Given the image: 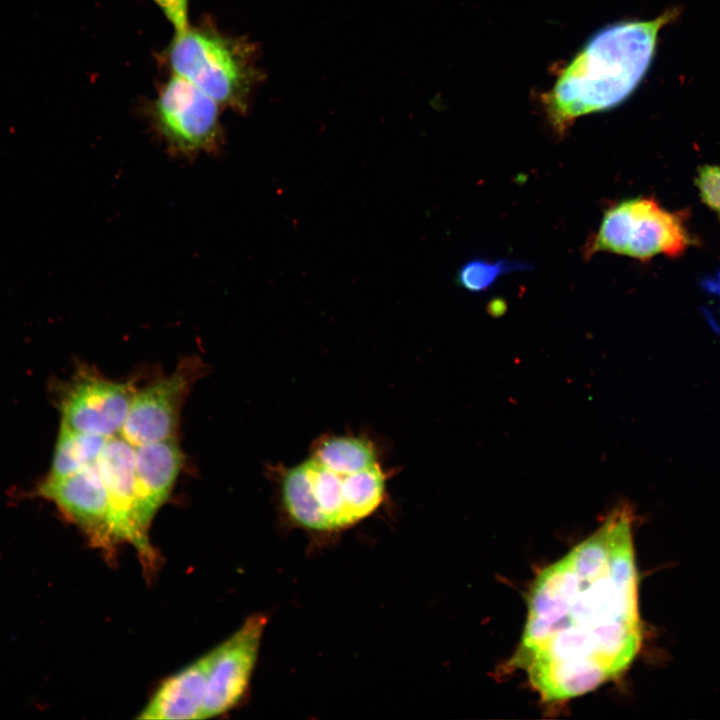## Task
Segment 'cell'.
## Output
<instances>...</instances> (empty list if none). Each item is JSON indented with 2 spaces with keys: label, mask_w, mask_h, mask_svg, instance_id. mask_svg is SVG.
<instances>
[{
  "label": "cell",
  "mask_w": 720,
  "mask_h": 720,
  "mask_svg": "<svg viewBox=\"0 0 720 720\" xmlns=\"http://www.w3.org/2000/svg\"><path fill=\"white\" fill-rule=\"evenodd\" d=\"M118 542L131 544L144 564L155 562L148 530L142 524L135 477V446L121 435L109 437L97 460Z\"/></svg>",
  "instance_id": "obj_9"
},
{
  "label": "cell",
  "mask_w": 720,
  "mask_h": 720,
  "mask_svg": "<svg viewBox=\"0 0 720 720\" xmlns=\"http://www.w3.org/2000/svg\"><path fill=\"white\" fill-rule=\"evenodd\" d=\"M211 661L212 650L162 681L137 718L203 719Z\"/></svg>",
  "instance_id": "obj_13"
},
{
  "label": "cell",
  "mask_w": 720,
  "mask_h": 720,
  "mask_svg": "<svg viewBox=\"0 0 720 720\" xmlns=\"http://www.w3.org/2000/svg\"><path fill=\"white\" fill-rule=\"evenodd\" d=\"M678 12L613 23L596 32L542 95L551 126L564 133L579 117L610 110L638 87L656 52L659 31Z\"/></svg>",
  "instance_id": "obj_2"
},
{
  "label": "cell",
  "mask_w": 720,
  "mask_h": 720,
  "mask_svg": "<svg viewBox=\"0 0 720 720\" xmlns=\"http://www.w3.org/2000/svg\"><path fill=\"white\" fill-rule=\"evenodd\" d=\"M37 494L55 504L91 544L109 554L113 552L118 540L97 462L64 478L44 479L37 487Z\"/></svg>",
  "instance_id": "obj_11"
},
{
  "label": "cell",
  "mask_w": 720,
  "mask_h": 720,
  "mask_svg": "<svg viewBox=\"0 0 720 720\" xmlns=\"http://www.w3.org/2000/svg\"><path fill=\"white\" fill-rule=\"evenodd\" d=\"M182 464L183 453L175 437L135 446L140 518L147 530L170 496Z\"/></svg>",
  "instance_id": "obj_12"
},
{
  "label": "cell",
  "mask_w": 720,
  "mask_h": 720,
  "mask_svg": "<svg viewBox=\"0 0 720 720\" xmlns=\"http://www.w3.org/2000/svg\"><path fill=\"white\" fill-rule=\"evenodd\" d=\"M695 184L703 203L720 218V167L709 164L701 166Z\"/></svg>",
  "instance_id": "obj_17"
},
{
  "label": "cell",
  "mask_w": 720,
  "mask_h": 720,
  "mask_svg": "<svg viewBox=\"0 0 720 720\" xmlns=\"http://www.w3.org/2000/svg\"><path fill=\"white\" fill-rule=\"evenodd\" d=\"M691 243L680 212L669 211L648 197L621 200L604 213L588 241L586 256L609 252L646 261L656 255L677 257Z\"/></svg>",
  "instance_id": "obj_4"
},
{
  "label": "cell",
  "mask_w": 720,
  "mask_h": 720,
  "mask_svg": "<svg viewBox=\"0 0 720 720\" xmlns=\"http://www.w3.org/2000/svg\"><path fill=\"white\" fill-rule=\"evenodd\" d=\"M386 477L377 464L340 474L313 457L288 469L281 479V501L297 527L338 532L374 513L385 497Z\"/></svg>",
  "instance_id": "obj_3"
},
{
  "label": "cell",
  "mask_w": 720,
  "mask_h": 720,
  "mask_svg": "<svg viewBox=\"0 0 720 720\" xmlns=\"http://www.w3.org/2000/svg\"><path fill=\"white\" fill-rule=\"evenodd\" d=\"M108 438L78 432L61 423L47 480L74 474L97 462Z\"/></svg>",
  "instance_id": "obj_14"
},
{
  "label": "cell",
  "mask_w": 720,
  "mask_h": 720,
  "mask_svg": "<svg viewBox=\"0 0 720 720\" xmlns=\"http://www.w3.org/2000/svg\"><path fill=\"white\" fill-rule=\"evenodd\" d=\"M193 357L134 394L120 435L133 446L175 437L182 405L202 372Z\"/></svg>",
  "instance_id": "obj_8"
},
{
  "label": "cell",
  "mask_w": 720,
  "mask_h": 720,
  "mask_svg": "<svg viewBox=\"0 0 720 720\" xmlns=\"http://www.w3.org/2000/svg\"><path fill=\"white\" fill-rule=\"evenodd\" d=\"M135 393L129 382L109 380L81 368L60 393L61 423L106 438L120 435Z\"/></svg>",
  "instance_id": "obj_7"
},
{
  "label": "cell",
  "mask_w": 720,
  "mask_h": 720,
  "mask_svg": "<svg viewBox=\"0 0 720 720\" xmlns=\"http://www.w3.org/2000/svg\"><path fill=\"white\" fill-rule=\"evenodd\" d=\"M266 616L255 614L212 650L203 719L233 708L245 694L254 671Z\"/></svg>",
  "instance_id": "obj_10"
},
{
  "label": "cell",
  "mask_w": 720,
  "mask_h": 720,
  "mask_svg": "<svg viewBox=\"0 0 720 720\" xmlns=\"http://www.w3.org/2000/svg\"><path fill=\"white\" fill-rule=\"evenodd\" d=\"M633 511L619 504L586 539L543 569L511 665L545 703L586 694L625 673L643 641Z\"/></svg>",
  "instance_id": "obj_1"
},
{
  "label": "cell",
  "mask_w": 720,
  "mask_h": 720,
  "mask_svg": "<svg viewBox=\"0 0 720 720\" xmlns=\"http://www.w3.org/2000/svg\"><path fill=\"white\" fill-rule=\"evenodd\" d=\"M170 63L176 75L195 84L218 104L245 108L252 72L222 38L188 28L178 32Z\"/></svg>",
  "instance_id": "obj_5"
},
{
  "label": "cell",
  "mask_w": 720,
  "mask_h": 720,
  "mask_svg": "<svg viewBox=\"0 0 720 720\" xmlns=\"http://www.w3.org/2000/svg\"><path fill=\"white\" fill-rule=\"evenodd\" d=\"M528 268L527 264L512 260L471 259L458 270L456 282L468 291L482 292L492 286L500 276Z\"/></svg>",
  "instance_id": "obj_16"
},
{
  "label": "cell",
  "mask_w": 720,
  "mask_h": 720,
  "mask_svg": "<svg viewBox=\"0 0 720 720\" xmlns=\"http://www.w3.org/2000/svg\"><path fill=\"white\" fill-rule=\"evenodd\" d=\"M312 457L328 469L351 474L377 464L373 444L362 438L335 436L317 442Z\"/></svg>",
  "instance_id": "obj_15"
},
{
  "label": "cell",
  "mask_w": 720,
  "mask_h": 720,
  "mask_svg": "<svg viewBox=\"0 0 720 720\" xmlns=\"http://www.w3.org/2000/svg\"><path fill=\"white\" fill-rule=\"evenodd\" d=\"M175 26L177 32L187 29V0H154Z\"/></svg>",
  "instance_id": "obj_18"
},
{
  "label": "cell",
  "mask_w": 720,
  "mask_h": 720,
  "mask_svg": "<svg viewBox=\"0 0 720 720\" xmlns=\"http://www.w3.org/2000/svg\"><path fill=\"white\" fill-rule=\"evenodd\" d=\"M155 119L170 151L176 154L209 153L220 144L219 104L176 74L160 94Z\"/></svg>",
  "instance_id": "obj_6"
}]
</instances>
